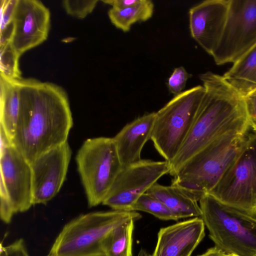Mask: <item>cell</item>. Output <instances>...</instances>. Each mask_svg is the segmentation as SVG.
<instances>
[{"instance_id":"6da1fadb","label":"cell","mask_w":256,"mask_h":256,"mask_svg":"<svg viewBox=\"0 0 256 256\" xmlns=\"http://www.w3.org/2000/svg\"><path fill=\"white\" fill-rule=\"evenodd\" d=\"M20 110L12 144L30 164L68 142L73 120L66 92L34 78L18 80Z\"/></svg>"},{"instance_id":"7a4b0ae2","label":"cell","mask_w":256,"mask_h":256,"mask_svg":"<svg viewBox=\"0 0 256 256\" xmlns=\"http://www.w3.org/2000/svg\"><path fill=\"white\" fill-rule=\"evenodd\" d=\"M206 90L197 118L182 146L169 162L175 176L194 156L217 138L244 134L250 126L244 96L222 76L211 72L199 75Z\"/></svg>"},{"instance_id":"3957f363","label":"cell","mask_w":256,"mask_h":256,"mask_svg":"<svg viewBox=\"0 0 256 256\" xmlns=\"http://www.w3.org/2000/svg\"><path fill=\"white\" fill-rule=\"evenodd\" d=\"M246 132L226 134L210 144L183 166L172 184L199 202L236 159L244 145Z\"/></svg>"},{"instance_id":"277c9868","label":"cell","mask_w":256,"mask_h":256,"mask_svg":"<svg viewBox=\"0 0 256 256\" xmlns=\"http://www.w3.org/2000/svg\"><path fill=\"white\" fill-rule=\"evenodd\" d=\"M201 218L216 246L225 254L256 256V216L210 194L199 201Z\"/></svg>"},{"instance_id":"5b68a950","label":"cell","mask_w":256,"mask_h":256,"mask_svg":"<svg viewBox=\"0 0 256 256\" xmlns=\"http://www.w3.org/2000/svg\"><path fill=\"white\" fill-rule=\"evenodd\" d=\"M206 90L197 86L174 96L156 112L151 137L154 146L170 162L177 155L197 118Z\"/></svg>"},{"instance_id":"8992f818","label":"cell","mask_w":256,"mask_h":256,"mask_svg":"<svg viewBox=\"0 0 256 256\" xmlns=\"http://www.w3.org/2000/svg\"><path fill=\"white\" fill-rule=\"evenodd\" d=\"M141 218L136 211L113 210L80 214L64 226L52 248L58 256H102V242L112 229Z\"/></svg>"},{"instance_id":"52a82bcc","label":"cell","mask_w":256,"mask_h":256,"mask_svg":"<svg viewBox=\"0 0 256 256\" xmlns=\"http://www.w3.org/2000/svg\"><path fill=\"white\" fill-rule=\"evenodd\" d=\"M76 160L89 207L102 204L122 168L113 138H88Z\"/></svg>"},{"instance_id":"ba28073f","label":"cell","mask_w":256,"mask_h":256,"mask_svg":"<svg viewBox=\"0 0 256 256\" xmlns=\"http://www.w3.org/2000/svg\"><path fill=\"white\" fill-rule=\"evenodd\" d=\"M208 194L256 216V132L250 126L239 154Z\"/></svg>"},{"instance_id":"9c48e42d","label":"cell","mask_w":256,"mask_h":256,"mask_svg":"<svg viewBox=\"0 0 256 256\" xmlns=\"http://www.w3.org/2000/svg\"><path fill=\"white\" fill-rule=\"evenodd\" d=\"M256 45V0H230L220 42L211 55L217 65L234 63Z\"/></svg>"},{"instance_id":"30bf717a","label":"cell","mask_w":256,"mask_h":256,"mask_svg":"<svg viewBox=\"0 0 256 256\" xmlns=\"http://www.w3.org/2000/svg\"><path fill=\"white\" fill-rule=\"evenodd\" d=\"M169 172L166 160L142 159L122 167L102 204L113 210L132 211L137 200Z\"/></svg>"},{"instance_id":"8fae6325","label":"cell","mask_w":256,"mask_h":256,"mask_svg":"<svg viewBox=\"0 0 256 256\" xmlns=\"http://www.w3.org/2000/svg\"><path fill=\"white\" fill-rule=\"evenodd\" d=\"M72 156L68 142L46 152L30 164L32 204H46L60 190Z\"/></svg>"},{"instance_id":"7c38bea8","label":"cell","mask_w":256,"mask_h":256,"mask_svg":"<svg viewBox=\"0 0 256 256\" xmlns=\"http://www.w3.org/2000/svg\"><path fill=\"white\" fill-rule=\"evenodd\" d=\"M10 42L20 56L42 44L48 38L50 14L38 0H16Z\"/></svg>"},{"instance_id":"4fadbf2b","label":"cell","mask_w":256,"mask_h":256,"mask_svg":"<svg viewBox=\"0 0 256 256\" xmlns=\"http://www.w3.org/2000/svg\"><path fill=\"white\" fill-rule=\"evenodd\" d=\"M0 180L16 214L28 210L32 202L30 164L12 144L0 153Z\"/></svg>"},{"instance_id":"5bb4252c","label":"cell","mask_w":256,"mask_h":256,"mask_svg":"<svg viewBox=\"0 0 256 256\" xmlns=\"http://www.w3.org/2000/svg\"><path fill=\"white\" fill-rule=\"evenodd\" d=\"M230 0H204L190 9L193 39L210 55L217 48L226 22Z\"/></svg>"},{"instance_id":"9a60e30c","label":"cell","mask_w":256,"mask_h":256,"mask_svg":"<svg viewBox=\"0 0 256 256\" xmlns=\"http://www.w3.org/2000/svg\"><path fill=\"white\" fill-rule=\"evenodd\" d=\"M204 224L196 217L161 228L152 256H190L204 236Z\"/></svg>"},{"instance_id":"2e32d148","label":"cell","mask_w":256,"mask_h":256,"mask_svg":"<svg viewBox=\"0 0 256 256\" xmlns=\"http://www.w3.org/2000/svg\"><path fill=\"white\" fill-rule=\"evenodd\" d=\"M155 118L156 112L138 117L113 138L122 167L142 160V150L151 139Z\"/></svg>"},{"instance_id":"e0dca14e","label":"cell","mask_w":256,"mask_h":256,"mask_svg":"<svg viewBox=\"0 0 256 256\" xmlns=\"http://www.w3.org/2000/svg\"><path fill=\"white\" fill-rule=\"evenodd\" d=\"M162 202L178 218L200 217L198 201L179 187L154 184L146 192Z\"/></svg>"},{"instance_id":"ac0fdd59","label":"cell","mask_w":256,"mask_h":256,"mask_svg":"<svg viewBox=\"0 0 256 256\" xmlns=\"http://www.w3.org/2000/svg\"><path fill=\"white\" fill-rule=\"evenodd\" d=\"M18 80L0 74V126L11 142L14 136L20 110Z\"/></svg>"},{"instance_id":"d6986e66","label":"cell","mask_w":256,"mask_h":256,"mask_svg":"<svg viewBox=\"0 0 256 256\" xmlns=\"http://www.w3.org/2000/svg\"><path fill=\"white\" fill-rule=\"evenodd\" d=\"M244 96L256 89V45L243 56L222 76Z\"/></svg>"},{"instance_id":"ffe728a7","label":"cell","mask_w":256,"mask_h":256,"mask_svg":"<svg viewBox=\"0 0 256 256\" xmlns=\"http://www.w3.org/2000/svg\"><path fill=\"white\" fill-rule=\"evenodd\" d=\"M135 220H128L114 227L104 239V256H132V233Z\"/></svg>"},{"instance_id":"44dd1931","label":"cell","mask_w":256,"mask_h":256,"mask_svg":"<svg viewBox=\"0 0 256 256\" xmlns=\"http://www.w3.org/2000/svg\"><path fill=\"white\" fill-rule=\"evenodd\" d=\"M154 4L150 0H141L138 4L124 8H112L108 12L111 22L124 32H128L138 22H144L152 16Z\"/></svg>"},{"instance_id":"7402d4cb","label":"cell","mask_w":256,"mask_h":256,"mask_svg":"<svg viewBox=\"0 0 256 256\" xmlns=\"http://www.w3.org/2000/svg\"><path fill=\"white\" fill-rule=\"evenodd\" d=\"M132 211L146 212L162 220H179L162 202L148 192L137 200L132 208Z\"/></svg>"},{"instance_id":"603a6c76","label":"cell","mask_w":256,"mask_h":256,"mask_svg":"<svg viewBox=\"0 0 256 256\" xmlns=\"http://www.w3.org/2000/svg\"><path fill=\"white\" fill-rule=\"evenodd\" d=\"M0 74L12 80H20L21 72L18 55L10 41L0 45Z\"/></svg>"},{"instance_id":"cb8c5ba5","label":"cell","mask_w":256,"mask_h":256,"mask_svg":"<svg viewBox=\"0 0 256 256\" xmlns=\"http://www.w3.org/2000/svg\"><path fill=\"white\" fill-rule=\"evenodd\" d=\"M16 0H0V45L10 40L13 29L12 18Z\"/></svg>"},{"instance_id":"d4e9b609","label":"cell","mask_w":256,"mask_h":256,"mask_svg":"<svg viewBox=\"0 0 256 256\" xmlns=\"http://www.w3.org/2000/svg\"><path fill=\"white\" fill-rule=\"evenodd\" d=\"M98 2V0H64L62 5L68 14L84 18L92 12Z\"/></svg>"},{"instance_id":"484cf974","label":"cell","mask_w":256,"mask_h":256,"mask_svg":"<svg viewBox=\"0 0 256 256\" xmlns=\"http://www.w3.org/2000/svg\"><path fill=\"white\" fill-rule=\"evenodd\" d=\"M192 76L184 66L176 68L168 79L167 86L170 92L174 96L183 92L188 80Z\"/></svg>"},{"instance_id":"4316f807","label":"cell","mask_w":256,"mask_h":256,"mask_svg":"<svg viewBox=\"0 0 256 256\" xmlns=\"http://www.w3.org/2000/svg\"><path fill=\"white\" fill-rule=\"evenodd\" d=\"M244 98L249 124L256 132V89Z\"/></svg>"},{"instance_id":"83f0119b","label":"cell","mask_w":256,"mask_h":256,"mask_svg":"<svg viewBox=\"0 0 256 256\" xmlns=\"http://www.w3.org/2000/svg\"><path fill=\"white\" fill-rule=\"evenodd\" d=\"M5 247L10 256H30L24 240L22 238Z\"/></svg>"},{"instance_id":"f1b7e54d","label":"cell","mask_w":256,"mask_h":256,"mask_svg":"<svg viewBox=\"0 0 256 256\" xmlns=\"http://www.w3.org/2000/svg\"><path fill=\"white\" fill-rule=\"evenodd\" d=\"M141 0H105L102 2L110 5L112 8H124L135 6L140 2Z\"/></svg>"},{"instance_id":"f546056e","label":"cell","mask_w":256,"mask_h":256,"mask_svg":"<svg viewBox=\"0 0 256 256\" xmlns=\"http://www.w3.org/2000/svg\"><path fill=\"white\" fill-rule=\"evenodd\" d=\"M198 256H226V254L215 246L208 249L205 253Z\"/></svg>"},{"instance_id":"4dcf8cb0","label":"cell","mask_w":256,"mask_h":256,"mask_svg":"<svg viewBox=\"0 0 256 256\" xmlns=\"http://www.w3.org/2000/svg\"><path fill=\"white\" fill-rule=\"evenodd\" d=\"M138 256H152L148 254L144 250L140 249Z\"/></svg>"},{"instance_id":"1f68e13d","label":"cell","mask_w":256,"mask_h":256,"mask_svg":"<svg viewBox=\"0 0 256 256\" xmlns=\"http://www.w3.org/2000/svg\"><path fill=\"white\" fill-rule=\"evenodd\" d=\"M46 256H58V255L54 250L52 248Z\"/></svg>"},{"instance_id":"d6a6232c","label":"cell","mask_w":256,"mask_h":256,"mask_svg":"<svg viewBox=\"0 0 256 256\" xmlns=\"http://www.w3.org/2000/svg\"><path fill=\"white\" fill-rule=\"evenodd\" d=\"M226 256H238L237 255L232 254H226Z\"/></svg>"},{"instance_id":"836d02e7","label":"cell","mask_w":256,"mask_h":256,"mask_svg":"<svg viewBox=\"0 0 256 256\" xmlns=\"http://www.w3.org/2000/svg\"><path fill=\"white\" fill-rule=\"evenodd\" d=\"M104 256V255H102V256Z\"/></svg>"}]
</instances>
